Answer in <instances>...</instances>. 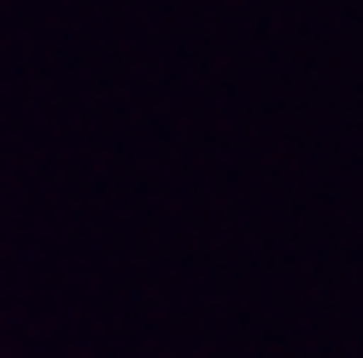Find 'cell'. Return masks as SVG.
I'll return each mask as SVG.
<instances>
[]
</instances>
